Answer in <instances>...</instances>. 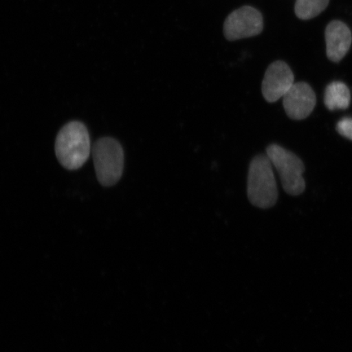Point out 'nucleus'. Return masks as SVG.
Returning a JSON list of instances; mask_svg holds the SVG:
<instances>
[{"label": "nucleus", "instance_id": "nucleus-1", "mask_svg": "<svg viewBox=\"0 0 352 352\" xmlns=\"http://www.w3.org/2000/svg\"><path fill=\"white\" fill-rule=\"evenodd\" d=\"M55 151L57 160L66 169L78 170L85 165L91 151L85 125L77 121L65 125L57 135Z\"/></svg>", "mask_w": 352, "mask_h": 352}, {"label": "nucleus", "instance_id": "nucleus-2", "mask_svg": "<svg viewBox=\"0 0 352 352\" xmlns=\"http://www.w3.org/2000/svg\"><path fill=\"white\" fill-rule=\"evenodd\" d=\"M248 195L250 204L261 209L272 208L278 199L274 166L267 155L259 154L250 162Z\"/></svg>", "mask_w": 352, "mask_h": 352}, {"label": "nucleus", "instance_id": "nucleus-3", "mask_svg": "<svg viewBox=\"0 0 352 352\" xmlns=\"http://www.w3.org/2000/svg\"><path fill=\"white\" fill-rule=\"evenodd\" d=\"M96 177L103 186L110 187L120 182L124 167V153L116 139L101 138L91 149Z\"/></svg>", "mask_w": 352, "mask_h": 352}, {"label": "nucleus", "instance_id": "nucleus-4", "mask_svg": "<svg viewBox=\"0 0 352 352\" xmlns=\"http://www.w3.org/2000/svg\"><path fill=\"white\" fill-rule=\"evenodd\" d=\"M267 156L278 173L284 190L292 196L302 195L306 183L302 177L305 167L300 158L276 144L267 148Z\"/></svg>", "mask_w": 352, "mask_h": 352}, {"label": "nucleus", "instance_id": "nucleus-5", "mask_svg": "<svg viewBox=\"0 0 352 352\" xmlns=\"http://www.w3.org/2000/svg\"><path fill=\"white\" fill-rule=\"evenodd\" d=\"M263 29V16L256 8L244 6L228 15L223 24L224 36L230 41L256 36Z\"/></svg>", "mask_w": 352, "mask_h": 352}, {"label": "nucleus", "instance_id": "nucleus-6", "mask_svg": "<svg viewBox=\"0 0 352 352\" xmlns=\"http://www.w3.org/2000/svg\"><path fill=\"white\" fill-rule=\"evenodd\" d=\"M294 85V76L289 66L283 60L272 63L266 70L262 83V94L267 102L274 103Z\"/></svg>", "mask_w": 352, "mask_h": 352}, {"label": "nucleus", "instance_id": "nucleus-7", "mask_svg": "<svg viewBox=\"0 0 352 352\" xmlns=\"http://www.w3.org/2000/svg\"><path fill=\"white\" fill-rule=\"evenodd\" d=\"M316 96L308 83H294L283 98V107L286 114L294 120H305L314 111Z\"/></svg>", "mask_w": 352, "mask_h": 352}, {"label": "nucleus", "instance_id": "nucleus-8", "mask_svg": "<svg viewBox=\"0 0 352 352\" xmlns=\"http://www.w3.org/2000/svg\"><path fill=\"white\" fill-rule=\"evenodd\" d=\"M327 54L333 63H340L350 50L352 34L350 28L344 22L332 21L325 29Z\"/></svg>", "mask_w": 352, "mask_h": 352}, {"label": "nucleus", "instance_id": "nucleus-9", "mask_svg": "<svg viewBox=\"0 0 352 352\" xmlns=\"http://www.w3.org/2000/svg\"><path fill=\"white\" fill-rule=\"evenodd\" d=\"M324 104L328 109H346L351 104V92L345 83L340 81L330 83L325 89Z\"/></svg>", "mask_w": 352, "mask_h": 352}, {"label": "nucleus", "instance_id": "nucleus-10", "mask_svg": "<svg viewBox=\"0 0 352 352\" xmlns=\"http://www.w3.org/2000/svg\"><path fill=\"white\" fill-rule=\"evenodd\" d=\"M329 0H296L294 12L301 20H310L318 16L329 6Z\"/></svg>", "mask_w": 352, "mask_h": 352}, {"label": "nucleus", "instance_id": "nucleus-11", "mask_svg": "<svg viewBox=\"0 0 352 352\" xmlns=\"http://www.w3.org/2000/svg\"><path fill=\"white\" fill-rule=\"evenodd\" d=\"M336 129L343 138L352 140V118H342L338 122Z\"/></svg>", "mask_w": 352, "mask_h": 352}]
</instances>
